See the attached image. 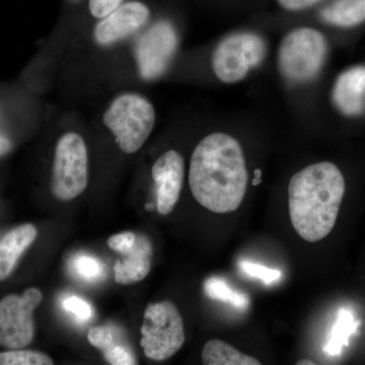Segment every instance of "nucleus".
Returning a JSON list of instances; mask_svg holds the SVG:
<instances>
[{
    "mask_svg": "<svg viewBox=\"0 0 365 365\" xmlns=\"http://www.w3.org/2000/svg\"><path fill=\"white\" fill-rule=\"evenodd\" d=\"M249 174L241 144L225 133L210 134L199 143L190 162L189 185L197 202L225 215L241 206Z\"/></svg>",
    "mask_w": 365,
    "mask_h": 365,
    "instance_id": "nucleus-1",
    "label": "nucleus"
},
{
    "mask_svg": "<svg viewBox=\"0 0 365 365\" xmlns=\"http://www.w3.org/2000/svg\"><path fill=\"white\" fill-rule=\"evenodd\" d=\"M345 194V180L337 165H307L292 178L288 205L292 227L302 240L316 242L332 232Z\"/></svg>",
    "mask_w": 365,
    "mask_h": 365,
    "instance_id": "nucleus-2",
    "label": "nucleus"
},
{
    "mask_svg": "<svg viewBox=\"0 0 365 365\" xmlns=\"http://www.w3.org/2000/svg\"><path fill=\"white\" fill-rule=\"evenodd\" d=\"M103 120L114 134L120 150L134 153L143 148L153 132L155 111L143 96L124 93L113 101Z\"/></svg>",
    "mask_w": 365,
    "mask_h": 365,
    "instance_id": "nucleus-3",
    "label": "nucleus"
},
{
    "mask_svg": "<svg viewBox=\"0 0 365 365\" xmlns=\"http://www.w3.org/2000/svg\"><path fill=\"white\" fill-rule=\"evenodd\" d=\"M327 54L328 42L323 34L312 28L297 29L281 42L278 68L289 83H307L322 71Z\"/></svg>",
    "mask_w": 365,
    "mask_h": 365,
    "instance_id": "nucleus-4",
    "label": "nucleus"
},
{
    "mask_svg": "<svg viewBox=\"0 0 365 365\" xmlns=\"http://www.w3.org/2000/svg\"><path fill=\"white\" fill-rule=\"evenodd\" d=\"M141 334L144 354L155 361H165L174 356L186 339L181 314L169 300L148 304Z\"/></svg>",
    "mask_w": 365,
    "mask_h": 365,
    "instance_id": "nucleus-5",
    "label": "nucleus"
},
{
    "mask_svg": "<svg viewBox=\"0 0 365 365\" xmlns=\"http://www.w3.org/2000/svg\"><path fill=\"white\" fill-rule=\"evenodd\" d=\"M266 53V42L257 34H232L215 48L212 55L213 71L222 83H237L246 78L251 69L262 63Z\"/></svg>",
    "mask_w": 365,
    "mask_h": 365,
    "instance_id": "nucleus-6",
    "label": "nucleus"
},
{
    "mask_svg": "<svg viewBox=\"0 0 365 365\" xmlns=\"http://www.w3.org/2000/svg\"><path fill=\"white\" fill-rule=\"evenodd\" d=\"M88 185V151L85 141L74 132L59 139L53 165L52 192L69 201L81 195Z\"/></svg>",
    "mask_w": 365,
    "mask_h": 365,
    "instance_id": "nucleus-7",
    "label": "nucleus"
},
{
    "mask_svg": "<svg viewBox=\"0 0 365 365\" xmlns=\"http://www.w3.org/2000/svg\"><path fill=\"white\" fill-rule=\"evenodd\" d=\"M42 299L39 289L29 288L23 295L11 294L0 300V345L21 349L32 342L33 314Z\"/></svg>",
    "mask_w": 365,
    "mask_h": 365,
    "instance_id": "nucleus-8",
    "label": "nucleus"
},
{
    "mask_svg": "<svg viewBox=\"0 0 365 365\" xmlns=\"http://www.w3.org/2000/svg\"><path fill=\"white\" fill-rule=\"evenodd\" d=\"M178 48L176 29L167 21H160L143 34L135 47L139 74L145 81L160 78L169 68Z\"/></svg>",
    "mask_w": 365,
    "mask_h": 365,
    "instance_id": "nucleus-9",
    "label": "nucleus"
},
{
    "mask_svg": "<svg viewBox=\"0 0 365 365\" xmlns=\"http://www.w3.org/2000/svg\"><path fill=\"white\" fill-rule=\"evenodd\" d=\"M150 9L141 2L120 4L98 21L93 36L98 45L111 46L133 35L148 21Z\"/></svg>",
    "mask_w": 365,
    "mask_h": 365,
    "instance_id": "nucleus-10",
    "label": "nucleus"
},
{
    "mask_svg": "<svg viewBox=\"0 0 365 365\" xmlns=\"http://www.w3.org/2000/svg\"><path fill=\"white\" fill-rule=\"evenodd\" d=\"M185 176L184 158L176 150H169L158 158L153 167V178L157 191V208L168 215L176 207Z\"/></svg>",
    "mask_w": 365,
    "mask_h": 365,
    "instance_id": "nucleus-11",
    "label": "nucleus"
},
{
    "mask_svg": "<svg viewBox=\"0 0 365 365\" xmlns=\"http://www.w3.org/2000/svg\"><path fill=\"white\" fill-rule=\"evenodd\" d=\"M334 104L346 116H359L365 110V66L347 69L334 85Z\"/></svg>",
    "mask_w": 365,
    "mask_h": 365,
    "instance_id": "nucleus-12",
    "label": "nucleus"
},
{
    "mask_svg": "<svg viewBox=\"0 0 365 365\" xmlns=\"http://www.w3.org/2000/svg\"><path fill=\"white\" fill-rule=\"evenodd\" d=\"M153 248L150 239L136 235L132 248L114 265L115 280L119 284H133L143 281L150 272Z\"/></svg>",
    "mask_w": 365,
    "mask_h": 365,
    "instance_id": "nucleus-13",
    "label": "nucleus"
},
{
    "mask_svg": "<svg viewBox=\"0 0 365 365\" xmlns=\"http://www.w3.org/2000/svg\"><path fill=\"white\" fill-rule=\"evenodd\" d=\"M37 230L33 225L14 228L0 241V281L6 279L18 263L21 255L33 244Z\"/></svg>",
    "mask_w": 365,
    "mask_h": 365,
    "instance_id": "nucleus-14",
    "label": "nucleus"
},
{
    "mask_svg": "<svg viewBox=\"0 0 365 365\" xmlns=\"http://www.w3.org/2000/svg\"><path fill=\"white\" fill-rule=\"evenodd\" d=\"M327 24L351 28L365 21V0H333L321 11Z\"/></svg>",
    "mask_w": 365,
    "mask_h": 365,
    "instance_id": "nucleus-15",
    "label": "nucleus"
},
{
    "mask_svg": "<svg viewBox=\"0 0 365 365\" xmlns=\"http://www.w3.org/2000/svg\"><path fill=\"white\" fill-rule=\"evenodd\" d=\"M202 361L205 365H260L261 361L253 356L235 349L228 343L213 339L204 345Z\"/></svg>",
    "mask_w": 365,
    "mask_h": 365,
    "instance_id": "nucleus-16",
    "label": "nucleus"
},
{
    "mask_svg": "<svg viewBox=\"0 0 365 365\" xmlns=\"http://www.w3.org/2000/svg\"><path fill=\"white\" fill-rule=\"evenodd\" d=\"M204 292L210 299L220 300L237 309H245L250 304L246 295L230 287L227 281L220 277L208 278L204 282Z\"/></svg>",
    "mask_w": 365,
    "mask_h": 365,
    "instance_id": "nucleus-17",
    "label": "nucleus"
},
{
    "mask_svg": "<svg viewBox=\"0 0 365 365\" xmlns=\"http://www.w3.org/2000/svg\"><path fill=\"white\" fill-rule=\"evenodd\" d=\"M355 330L354 319L349 312L341 311L338 314L337 322L334 326L332 335L324 350L328 354H338L343 345L347 344L350 334Z\"/></svg>",
    "mask_w": 365,
    "mask_h": 365,
    "instance_id": "nucleus-18",
    "label": "nucleus"
},
{
    "mask_svg": "<svg viewBox=\"0 0 365 365\" xmlns=\"http://www.w3.org/2000/svg\"><path fill=\"white\" fill-rule=\"evenodd\" d=\"M88 340L91 345L103 352L109 351L113 348L126 343L121 329L113 325L98 326L91 329L88 334Z\"/></svg>",
    "mask_w": 365,
    "mask_h": 365,
    "instance_id": "nucleus-19",
    "label": "nucleus"
},
{
    "mask_svg": "<svg viewBox=\"0 0 365 365\" xmlns=\"http://www.w3.org/2000/svg\"><path fill=\"white\" fill-rule=\"evenodd\" d=\"M72 272L86 281H96L104 275V266L95 257L86 254H78L71 259Z\"/></svg>",
    "mask_w": 365,
    "mask_h": 365,
    "instance_id": "nucleus-20",
    "label": "nucleus"
},
{
    "mask_svg": "<svg viewBox=\"0 0 365 365\" xmlns=\"http://www.w3.org/2000/svg\"><path fill=\"white\" fill-rule=\"evenodd\" d=\"M52 359L42 352L13 349L0 352V365H52Z\"/></svg>",
    "mask_w": 365,
    "mask_h": 365,
    "instance_id": "nucleus-21",
    "label": "nucleus"
},
{
    "mask_svg": "<svg viewBox=\"0 0 365 365\" xmlns=\"http://www.w3.org/2000/svg\"><path fill=\"white\" fill-rule=\"evenodd\" d=\"M242 270L250 277L257 278L269 284L271 282L279 280L282 274L279 270L265 267V266L259 265L253 262L242 261L241 263Z\"/></svg>",
    "mask_w": 365,
    "mask_h": 365,
    "instance_id": "nucleus-22",
    "label": "nucleus"
},
{
    "mask_svg": "<svg viewBox=\"0 0 365 365\" xmlns=\"http://www.w3.org/2000/svg\"><path fill=\"white\" fill-rule=\"evenodd\" d=\"M62 307L67 313L73 314L76 319H81V321H88L93 316V309H91V304L76 295H68L63 299Z\"/></svg>",
    "mask_w": 365,
    "mask_h": 365,
    "instance_id": "nucleus-23",
    "label": "nucleus"
},
{
    "mask_svg": "<svg viewBox=\"0 0 365 365\" xmlns=\"http://www.w3.org/2000/svg\"><path fill=\"white\" fill-rule=\"evenodd\" d=\"M105 359L113 365H132L136 364L135 355L132 352L127 343L117 346L109 351L104 352Z\"/></svg>",
    "mask_w": 365,
    "mask_h": 365,
    "instance_id": "nucleus-24",
    "label": "nucleus"
},
{
    "mask_svg": "<svg viewBox=\"0 0 365 365\" xmlns=\"http://www.w3.org/2000/svg\"><path fill=\"white\" fill-rule=\"evenodd\" d=\"M136 235L134 232H126L112 235L108 240V246L121 255L126 254L135 242Z\"/></svg>",
    "mask_w": 365,
    "mask_h": 365,
    "instance_id": "nucleus-25",
    "label": "nucleus"
},
{
    "mask_svg": "<svg viewBox=\"0 0 365 365\" xmlns=\"http://www.w3.org/2000/svg\"><path fill=\"white\" fill-rule=\"evenodd\" d=\"M123 1L124 0H90L88 7H90L91 16L97 19H103Z\"/></svg>",
    "mask_w": 365,
    "mask_h": 365,
    "instance_id": "nucleus-26",
    "label": "nucleus"
},
{
    "mask_svg": "<svg viewBox=\"0 0 365 365\" xmlns=\"http://www.w3.org/2000/svg\"><path fill=\"white\" fill-rule=\"evenodd\" d=\"M277 1L287 11H302L317 6L323 0H277Z\"/></svg>",
    "mask_w": 365,
    "mask_h": 365,
    "instance_id": "nucleus-27",
    "label": "nucleus"
},
{
    "mask_svg": "<svg viewBox=\"0 0 365 365\" xmlns=\"http://www.w3.org/2000/svg\"><path fill=\"white\" fill-rule=\"evenodd\" d=\"M11 144L6 137L0 135V157L6 155L11 150Z\"/></svg>",
    "mask_w": 365,
    "mask_h": 365,
    "instance_id": "nucleus-28",
    "label": "nucleus"
},
{
    "mask_svg": "<svg viewBox=\"0 0 365 365\" xmlns=\"http://www.w3.org/2000/svg\"><path fill=\"white\" fill-rule=\"evenodd\" d=\"M314 362L309 359H300L297 362V365H314Z\"/></svg>",
    "mask_w": 365,
    "mask_h": 365,
    "instance_id": "nucleus-29",
    "label": "nucleus"
},
{
    "mask_svg": "<svg viewBox=\"0 0 365 365\" xmlns=\"http://www.w3.org/2000/svg\"><path fill=\"white\" fill-rule=\"evenodd\" d=\"M153 208H155V205H153V203H148V204H146V205H145L146 210L153 211Z\"/></svg>",
    "mask_w": 365,
    "mask_h": 365,
    "instance_id": "nucleus-30",
    "label": "nucleus"
},
{
    "mask_svg": "<svg viewBox=\"0 0 365 365\" xmlns=\"http://www.w3.org/2000/svg\"><path fill=\"white\" fill-rule=\"evenodd\" d=\"M260 182H261L260 178H256V179H255L253 181V185H254V186H257V185L260 184Z\"/></svg>",
    "mask_w": 365,
    "mask_h": 365,
    "instance_id": "nucleus-31",
    "label": "nucleus"
},
{
    "mask_svg": "<svg viewBox=\"0 0 365 365\" xmlns=\"http://www.w3.org/2000/svg\"><path fill=\"white\" fill-rule=\"evenodd\" d=\"M261 174L262 173L260 170H257L256 172H255V176H256V178H260Z\"/></svg>",
    "mask_w": 365,
    "mask_h": 365,
    "instance_id": "nucleus-32",
    "label": "nucleus"
},
{
    "mask_svg": "<svg viewBox=\"0 0 365 365\" xmlns=\"http://www.w3.org/2000/svg\"><path fill=\"white\" fill-rule=\"evenodd\" d=\"M72 1H78V0H72Z\"/></svg>",
    "mask_w": 365,
    "mask_h": 365,
    "instance_id": "nucleus-33",
    "label": "nucleus"
}]
</instances>
